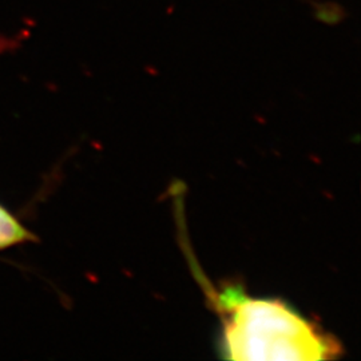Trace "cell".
Listing matches in <instances>:
<instances>
[{
	"instance_id": "7a4b0ae2",
	"label": "cell",
	"mask_w": 361,
	"mask_h": 361,
	"mask_svg": "<svg viewBox=\"0 0 361 361\" xmlns=\"http://www.w3.org/2000/svg\"><path fill=\"white\" fill-rule=\"evenodd\" d=\"M31 238L32 235L8 212L0 207V249Z\"/></svg>"
},
{
	"instance_id": "6da1fadb",
	"label": "cell",
	"mask_w": 361,
	"mask_h": 361,
	"mask_svg": "<svg viewBox=\"0 0 361 361\" xmlns=\"http://www.w3.org/2000/svg\"><path fill=\"white\" fill-rule=\"evenodd\" d=\"M205 290L222 324L226 359L329 360L343 352L335 336L281 300L247 296L243 286L234 284L205 286Z\"/></svg>"
}]
</instances>
